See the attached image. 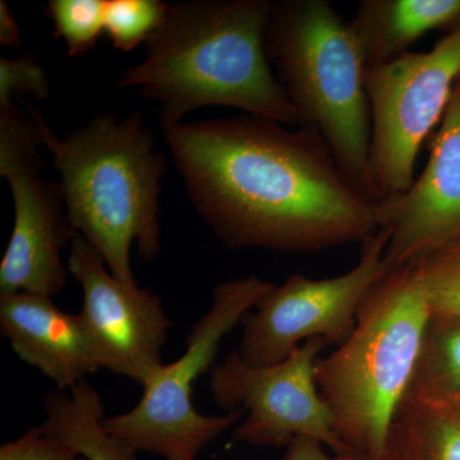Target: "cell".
I'll return each instance as SVG.
<instances>
[{"mask_svg": "<svg viewBox=\"0 0 460 460\" xmlns=\"http://www.w3.org/2000/svg\"><path fill=\"white\" fill-rule=\"evenodd\" d=\"M387 241L386 233L378 229L361 244L357 265L339 277L311 279L292 274L281 286L271 283L241 321V358L252 366L275 365L308 339L343 344L356 328L366 296L390 270Z\"/></svg>", "mask_w": 460, "mask_h": 460, "instance_id": "30bf717a", "label": "cell"}, {"mask_svg": "<svg viewBox=\"0 0 460 460\" xmlns=\"http://www.w3.org/2000/svg\"><path fill=\"white\" fill-rule=\"evenodd\" d=\"M447 402H449L450 407H452L453 410L456 411V413H458L460 416V392L456 393L453 398L447 399Z\"/></svg>", "mask_w": 460, "mask_h": 460, "instance_id": "484cf974", "label": "cell"}, {"mask_svg": "<svg viewBox=\"0 0 460 460\" xmlns=\"http://www.w3.org/2000/svg\"><path fill=\"white\" fill-rule=\"evenodd\" d=\"M432 314L460 319V237L417 263Z\"/></svg>", "mask_w": 460, "mask_h": 460, "instance_id": "ffe728a7", "label": "cell"}, {"mask_svg": "<svg viewBox=\"0 0 460 460\" xmlns=\"http://www.w3.org/2000/svg\"><path fill=\"white\" fill-rule=\"evenodd\" d=\"M0 42L4 47L20 48L21 31L17 18L12 13L7 3L0 2Z\"/></svg>", "mask_w": 460, "mask_h": 460, "instance_id": "d4e9b609", "label": "cell"}, {"mask_svg": "<svg viewBox=\"0 0 460 460\" xmlns=\"http://www.w3.org/2000/svg\"><path fill=\"white\" fill-rule=\"evenodd\" d=\"M271 286L256 275L226 280L214 288L211 307L187 335L180 358L163 366L132 410L107 416L109 434L135 449L165 460H195L208 445L235 428L242 411L206 416L193 405V385L214 367L220 345Z\"/></svg>", "mask_w": 460, "mask_h": 460, "instance_id": "8992f818", "label": "cell"}, {"mask_svg": "<svg viewBox=\"0 0 460 460\" xmlns=\"http://www.w3.org/2000/svg\"><path fill=\"white\" fill-rule=\"evenodd\" d=\"M265 47L299 126L316 129L348 181L377 204L366 63L349 22L326 0H272Z\"/></svg>", "mask_w": 460, "mask_h": 460, "instance_id": "5b68a950", "label": "cell"}, {"mask_svg": "<svg viewBox=\"0 0 460 460\" xmlns=\"http://www.w3.org/2000/svg\"><path fill=\"white\" fill-rule=\"evenodd\" d=\"M283 460H370L358 453L330 454L325 445L311 438H299L286 447Z\"/></svg>", "mask_w": 460, "mask_h": 460, "instance_id": "603a6c76", "label": "cell"}, {"mask_svg": "<svg viewBox=\"0 0 460 460\" xmlns=\"http://www.w3.org/2000/svg\"><path fill=\"white\" fill-rule=\"evenodd\" d=\"M169 9L162 0H105L104 31L115 49L131 51L155 35Z\"/></svg>", "mask_w": 460, "mask_h": 460, "instance_id": "ac0fdd59", "label": "cell"}, {"mask_svg": "<svg viewBox=\"0 0 460 460\" xmlns=\"http://www.w3.org/2000/svg\"><path fill=\"white\" fill-rule=\"evenodd\" d=\"M0 460H87L72 447L35 426L0 447Z\"/></svg>", "mask_w": 460, "mask_h": 460, "instance_id": "7402d4cb", "label": "cell"}, {"mask_svg": "<svg viewBox=\"0 0 460 460\" xmlns=\"http://www.w3.org/2000/svg\"><path fill=\"white\" fill-rule=\"evenodd\" d=\"M410 432L422 460H460V416L443 399L407 395L396 420Z\"/></svg>", "mask_w": 460, "mask_h": 460, "instance_id": "e0dca14e", "label": "cell"}, {"mask_svg": "<svg viewBox=\"0 0 460 460\" xmlns=\"http://www.w3.org/2000/svg\"><path fill=\"white\" fill-rule=\"evenodd\" d=\"M66 269L83 288L78 314L100 368L146 385L165 365L163 348L172 328L160 296L114 278L80 233L69 243Z\"/></svg>", "mask_w": 460, "mask_h": 460, "instance_id": "8fae6325", "label": "cell"}, {"mask_svg": "<svg viewBox=\"0 0 460 460\" xmlns=\"http://www.w3.org/2000/svg\"><path fill=\"white\" fill-rule=\"evenodd\" d=\"M460 75V29L428 53L408 51L367 66L370 169L377 204L411 189L423 142L443 119Z\"/></svg>", "mask_w": 460, "mask_h": 460, "instance_id": "52a82bcc", "label": "cell"}, {"mask_svg": "<svg viewBox=\"0 0 460 460\" xmlns=\"http://www.w3.org/2000/svg\"><path fill=\"white\" fill-rule=\"evenodd\" d=\"M164 138L190 201L230 250L314 253L378 232L376 204L316 129L241 115L181 122Z\"/></svg>", "mask_w": 460, "mask_h": 460, "instance_id": "6da1fadb", "label": "cell"}, {"mask_svg": "<svg viewBox=\"0 0 460 460\" xmlns=\"http://www.w3.org/2000/svg\"><path fill=\"white\" fill-rule=\"evenodd\" d=\"M328 345L323 338L308 339L275 365H248L237 349L215 363L208 372L215 404L224 413H244L233 429L234 443L287 447L296 438H311L332 453H353L339 438L314 378L320 354Z\"/></svg>", "mask_w": 460, "mask_h": 460, "instance_id": "9c48e42d", "label": "cell"}, {"mask_svg": "<svg viewBox=\"0 0 460 460\" xmlns=\"http://www.w3.org/2000/svg\"><path fill=\"white\" fill-rule=\"evenodd\" d=\"M0 329L12 350L69 392L100 370L80 314L65 313L49 296L0 295Z\"/></svg>", "mask_w": 460, "mask_h": 460, "instance_id": "4fadbf2b", "label": "cell"}, {"mask_svg": "<svg viewBox=\"0 0 460 460\" xmlns=\"http://www.w3.org/2000/svg\"><path fill=\"white\" fill-rule=\"evenodd\" d=\"M377 460H422L413 438L401 422L395 420L385 452Z\"/></svg>", "mask_w": 460, "mask_h": 460, "instance_id": "cb8c5ba5", "label": "cell"}, {"mask_svg": "<svg viewBox=\"0 0 460 460\" xmlns=\"http://www.w3.org/2000/svg\"><path fill=\"white\" fill-rule=\"evenodd\" d=\"M21 102L53 154L72 229L98 251L114 278L138 286L131 248L137 244L146 262L162 252L159 196L166 171L164 153L156 150L144 114L133 111L120 120L99 114L58 138L41 113Z\"/></svg>", "mask_w": 460, "mask_h": 460, "instance_id": "3957f363", "label": "cell"}, {"mask_svg": "<svg viewBox=\"0 0 460 460\" xmlns=\"http://www.w3.org/2000/svg\"><path fill=\"white\" fill-rule=\"evenodd\" d=\"M429 317L416 265L390 269L366 296L352 334L317 361V389L350 452L370 460L385 452Z\"/></svg>", "mask_w": 460, "mask_h": 460, "instance_id": "277c9868", "label": "cell"}, {"mask_svg": "<svg viewBox=\"0 0 460 460\" xmlns=\"http://www.w3.org/2000/svg\"><path fill=\"white\" fill-rule=\"evenodd\" d=\"M272 0H187L145 44L146 57L118 78L117 89L159 105L162 128L205 107L241 109L293 127L298 114L271 69L265 47Z\"/></svg>", "mask_w": 460, "mask_h": 460, "instance_id": "7a4b0ae2", "label": "cell"}, {"mask_svg": "<svg viewBox=\"0 0 460 460\" xmlns=\"http://www.w3.org/2000/svg\"><path fill=\"white\" fill-rule=\"evenodd\" d=\"M459 392L460 319L431 313L407 395L447 401Z\"/></svg>", "mask_w": 460, "mask_h": 460, "instance_id": "2e32d148", "label": "cell"}, {"mask_svg": "<svg viewBox=\"0 0 460 460\" xmlns=\"http://www.w3.org/2000/svg\"><path fill=\"white\" fill-rule=\"evenodd\" d=\"M366 68L408 53L426 33L460 29V0H363L349 22Z\"/></svg>", "mask_w": 460, "mask_h": 460, "instance_id": "5bb4252c", "label": "cell"}, {"mask_svg": "<svg viewBox=\"0 0 460 460\" xmlns=\"http://www.w3.org/2000/svg\"><path fill=\"white\" fill-rule=\"evenodd\" d=\"M376 220L389 269L417 265L460 237V75L428 165L407 192L376 204Z\"/></svg>", "mask_w": 460, "mask_h": 460, "instance_id": "7c38bea8", "label": "cell"}, {"mask_svg": "<svg viewBox=\"0 0 460 460\" xmlns=\"http://www.w3.org/2000/svg\"><path fill=\"white\" fill-rule=\"evenodd\" d=\"M16 93H30L40 102L49 98V78L35 54L16 60L0 58V104L12 102Z\"/></svg>", "mask_w": 460, "mask_h": 460, "instance_id": "44dd1931", "label": "cell"}, {"mask_svg": "<svg viewBox=\"0 0 460 460\" xmlns=\"http://www.w3.org/2000/svg\"><path fill=\"white\" fill-rule=\"evenodd\" d=\"M105 0H50L45 14L71 58L86 56L104 31Z\"/></svg>", "mask_w": 460, "mask_h": 460, "instance_id": "d6986e66", "label": "cell"}, {"mask_svg": "<svg viewBox=\"0 0 460 460\" xmlns=\"http://www.w3.org/2000/svg\"><path fill=\"white\" fill-rule=\"evenodd\" d=\"M40 133L29 113L0 108V174L13 199L14 223L0 262V295L49 296L66 287L62 252L75 232L66 217L60 184L41 175Z\"/></svg>", "mask_w": 460, "mask_h": 460, "instance_id": "ba28073f", "label": "cell"}, {"mask_svg": "<svg viewBox=\"0 0 460 460\" xmlns=\"http://www.w3.org/2000/svg\"><path fill=\"white\" fill-rule=\"evenodd\" d=\"M44 413L41 429L87 460H140L135 449L105 429L102 395L87 380L69 392L48 393Z\"/></svg>", "mask_w": 460, "mask_h": 460, "instance_id": "9a60e30c", "label": "cell"}]
</instances>
